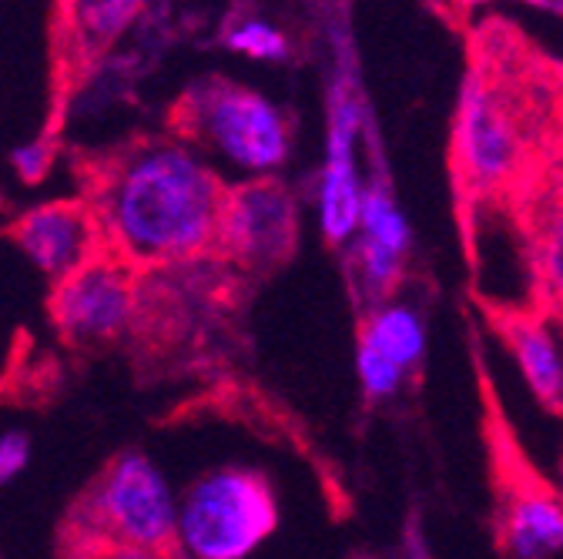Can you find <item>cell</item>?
Masks as SVG:
<instances>
[{
	"instance_id": "1",
	"label": "cell",
	"mask_w": 563,
	"mask_h": 559,
	"mask_svg": "<svg viewBox=\"0 0 563 559\" xmlns=\"http://www.w3.org/2000/svg\"><path fill=\"white\" fill-rule=\"evenodd\" d=\"M563 155V75L520 31L493 21L473 54L453 118V175L473 204L523 191Z\"/></svg>"
},
{
	"instance_id": "2",
	"label": "cell",
	"mask_w": 563,
	"mask_h": 559,
	"mask_svg": "<svg viewBox=\"0 0 563 559\" xmlns=\"http://www.w3.org/2000/svg\"><path fill=\"white\" fill-rule=\"evenodd\" d=\"M229 188L188 137H162L111 161L91 208L108 251L134 268H168L219 251Z\"/></svg>"
},
{
	"instance_id": "3",
	"label": "cell",
	"mask_w": 563,
	"mask_h": 559,
	"mask_svg": "<svg viewBox=\"0 0 563 559\" xmlns=\"http://www.w3.org/2000/svg\"><path fill=\"white\" fill-rule=\"evenodd\" d=\"M78 549L95 543L108 556L178 552V496L145 452L118 456L75 513Z\"/></svg>"
},
{
	"instance_id": "4",
	"label": "cell",
	"mask_w": 563,
	"mask_h": 559,
	"mask_svg": "<svg viewBox=\"0 0 563 559\" xmlns=\"http://www.w3.org/2000/svg\"><path fill=\"white\" fill-rule=\"evenodd\" d=\"M178 131L198 145L216 168L245 178L275 175L289 161L292 127L275 101L262 91L211 78L185 91L178 104Z\"/></svg>"
},
{
	"instance_id": "5",
	"label": "cell",
	"mask_w": 563,
	"mask_h": 559,
	"mask_svg": "<svg viewBox=\"0 0 563 559\" xmlns=\"http://www.w3.org/2000/svg\"><path fill=\"white\" fill-rule=\"evenodd\" d=\"M275 526V493L255 469H211L178 496V552L191 559H245Z\"/></svg>"
},
{
	"instance_id": "6",
	"label": "cell",
	"mask_w": 563,
	"mask_h": 559,
	"mask_svg": "<svg viewBox=\"0 0 563 559\" xmlns=\"http://www.w3.org/2000/svg\"><path fill=\"white\" fill-rule=\"evenodd\" d=\"M134 315V265L108 248L54 282L51 322L70 345H108L131 328Z\"/></svg>"
},
{
	"instance_id": "7",
	"label": "cell",
	"mask_w": 563,
	"mask_h": 559,
	"mask_svg": "<svg viewBox=\"0 0 563 559\" xmlns=\"http://www.w3.org/2000/svg\"><path fill=\"white\" fill-rule=\"evenodd\" d=\"M299 238V208L275 175L245 178L229 188L219 251L249 271H272L289 261Z\"/></svg>"
},
{
	"instance_id": "8",
	"label": "cell",
	"mask_w": 563,
	"mask_h": 559,
	"mask_svg": "<svg viewBox=\"0 0 563 559\" xmlns=\"http://www.w3.org/2000/svg\"><path fill=\"white\" fill-rule=\"evenodd\" d=\"M356 137H360V104L352 101L345 88H335L329 108L325 165L319 175V225L332 245H345L360 235L366 188L356 168Z\"/></svg>"
},
{
	"instance_id": "9",
	"label": "cell",
	"mask_w": 563,
	"mask_h": 559,
	"mask_svg": "<svg viewBox=\"0 0 563 559\" xmlns=\"http://www.w3.org/2000/svg\"><path fill=\"white\" fill-rule=\"evenodd\" d=\"M14 238L24 258L51 282H60L64 275L78 271L104 248L98 215L85 201H47L31 208L18 222Z\"/></svg>"
},
{
	"instance_id": "10",
	"label": "cell",
	"mask_w": 563,
	"mask_h": 559,
	"mask_svg": "<svg viewBox=\"0 0 563 559\" xmlns=\"http://www.w3.org/2000/svg\"><path fill=\"white\" fill-rule=\"evenodd\" d=\"M517 201V225L527 238L537 305L563 315V165L537 175Z\"/></svg>"
},
{
	"instance_id": "11",
	"label": "cell",
	"mask_w": 563,
	"mask_h": 559,
	"mask_svg": "<svg viewBox=\"0 0 563 559\" xmlns=\"http://www.w3.org/2000/svg\"><path fill=\"white\" fill-rule=\"evenodd\" d=\"M493 322L530 392L547 409H563V338L553 332L556 315L540 305H517L493 312Z\"/></svg>"
},
{
	"instance_id": "12",
	"label": "cell",
	"mask_w": 563,
	"mask_h": 559,
	"mask_svg": "<svg viewBox=\"0 0 563 559\" xmlns=\"http://www.w3.org/2000/svg\"><path fill=\"white\" fill-rule=\"evenodd\" d=\"M500 549L523 559L563 552V493H553L533 472H523L517 479L514 469H507Z\"/></svg>"
},
{
	"instance_id": "13",
	"label": "cell",
	"mask_w": 563,
	"mask_h": 559,
	"mask_svg": "<svg viewBox=\"0 0 563 559\" xmlns=\"http://www.w3.org/2000/svg\"><path fill=\"white\" fill-rule=\"evenodd\" d=\"M360 342L379 348L383 356H389L409 372L412 366H419L422 353H427V328H422V318L416 309L402 302H386L373 309Z\"/></svg>"
},
{
	"instance_id": "14",
	"label": "cell",
	"mask_w": 563,
	"mask_h": 559,
	"mask_svg": "<svg viewBox=\"0 0 563 559\" xmlns=\"http://www.w3.org/2000/svg\"><path fill=\"white\" fill-rule=\"evenodd\" d=\"M145 0H78L75 4V31L91 47L114 44L141 14Z\"/></svg>"
},
{
	"instance_id": "15",
	"label": "cell",
	"mask_w": 563,
	"mask_h": 559,
	"mask_svg": "<svg viewBox=\"0 0 563 559\" xmlns=\"http://www.w3.org/2000/svg\"><path fill=\"white\" fill-rule=\"evenodd\" d=\"M360 235L376 238L396 251L406 255L409 248V222L399 212V204L383 188H366L363 194V215H360Z\"/></svg>"
},
{
	"instance_id": "16",
	"label": "cell",
	"mask_w": 563,
	"mask_h": 559,
	"mask_svg": "<svg viewBox=\"0 0 563 559\" xmlns=\"http://www.w3.org/2000/svg\"><path fill=\"white\" fill-rule=\"evenodd\" d=\"M225 44L235 54H245L252 60H282L289 54V41L275 24L262 21V18H245L239 24L229 27Z\"/></svg>"
},
{
	"instance_id": "17",
	"label": "cell",
	"mask_w": 563,
	"mask_h": 559,
	"mask_svg": "<svg viewBox=\"0 0 563 559\" xmlns=\"http://www.w3.org/2000/svg\"><path fill=\"white\" fill-rule=\"evenodd\" d=\"M356 265L373 295H386L402 278V251L366 235H356Z\"/></svg>"
},
{
	"instance_id": "18",
	"label": "cell",
	"mask_w": 563,
	"mask_h": 559,
	"mask_svg": "<svg viewBox=\"0 0 563 559\" xmlns=\"http://www.w3.org/2000/svg\"><path fill=\"white\" fill-rule=\"evenodd\" d=\"M356 372L363 382V392L369 399H389L402 389L406 369L399 362H393L389 356H383L379 348L360 342V353H356Z\"/></svg>"
},
{
	"instance_id": "19",
	"label": "cell",
	"mask_w": 563,
	"mask_h": 559,
	"mask_svg": "<svg viewBox=\"0 0 563 559\" xmlns=\"http://www.w3.org/2000/svg\"><path fill=\"white\" fill-rule=\"evenodd\" d=\"M11 168L27 185L44 181L51 175V168H54V142H51V137H34V142L18 145L11 152Z\"/></svg>"
},
{
	"instance_id": "20",
	"label": "cell",
	"mask_w": 563,
	"mask_h": 559,
	"mask_svg": "<svg viewBox=\"0 0 563 559\" xmlns=\"http://www.w3.org/2000/svg\"><path fill=\"white\" fill-rule=\"evenodd\" d=\"M31 466V436L21 429L0 433V485L14 482Z\"/></svg>"
},
{
	"instance_id": "21",
	"label": "cell",
	"mask_w": 563,
	"mask_h": 559,
	"mask_svg": "<svg viewBox=\"0 0 563 559\" xmlns=\"http://www.w3.org/2000/svg\"><path fill=\"white\" fill-rule=\"evenodd\" d=\"M533 11L540 14H550V18H563V0H523Z\"/></svg>"
},
{
	"instance_id": "22",
	"label": "cell",
	"mask_w": 563,
	"mask_h": 559,
	"mask_svg": "<svg viewBox=\"0 0 563 559\" xmlns=\"http://www.w3.org/2000/svg\"><path fill=\"white\" fill-rule=\"evenodd\" d=\"M453 8L460 11H476V8H489V4H500V0H450Z\"/></svg>"
},
{
	"instance_id": "23",
	"label": "cell",
	"mask_w": 563,
	"mask_h": 559,
	"mask_svg": "<svg viewBox=\"0 0 563 559\" xmlns=\"http://www.w3.org/2000/svg\"><path fill=\"white\" fill-rule=\"evenodd\" d=\"M560 493H563V479H560Z\"/></svg>"
},
{
	"instance_id": "24",
	"label": "cell",
	"mask_w": 563,
	"mask_h": 559,
	"mask_svg": "<svg viewBox=\"0 0 563 559\" xmlns=\"http://www.w3.org/2000/svg\"><path fill=\"white\" fill-rule=\"evenodd\" d=\"M560 322H563V315H560Z\"/></svg>"
}]
</instances>
